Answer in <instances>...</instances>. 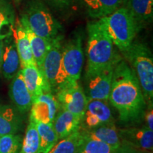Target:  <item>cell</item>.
Returning <instances> with one entry per match:
<instances>
[{
  "instance_id": "obj_6",
  "label": "cell",
  "mask_w": 153,
  "mask_h": 153,
  "mask_svg": "<svg viewBox=\"0 0 153 153\" xmlns=\"http://www.w3.org/2000/svg\"><path fill=\"white\" fill-rule=\"evenodd\" d=\"M62 46L61 36H58L51 41V46L44 57L39 69L50 85L51 91L54 92L60 86L68 81L62 63Z\"/></svg>"
},
{
  "instance_id": "obj_30",
  "label": "cell",
  "mask_w": 153,
  "mask_h": 153,
  "mask_svg": "<svg viewBox=\"0 0 153 153\" xmlns=\"http://www.w3.org/2000/svg\"><path fill=\"white\" fill-rule=\"evenodd\" d=\"M145 119L146 122V127L153 131V108L152 104H150L148 106V110L144 113Z\"/></svg>"
},
{
  "instance_id": "obj_19",
  "label": "cell",
  "mask_w": 153,
  "mask_h": 153,
  "mask_svg": "<svg viewBox=\"0 0 153 153\" xmlns=\"http://www.w3.org/2000/svg\"><path fill=\"white\" fill-rule=\"evenodd\" d=\"M22 126V120L17 111L9 105L0 106V137L16 134Z\"/></svg>"
},
{
  "instance_id": "obj_23",
  "label": "cell",
  "mask_w": 153,
  "mask_h": 153,
  "mask_svg": "<svg viewBox=\"0 0 153 153\" xmlns=\"http://www.w3.org/2000/svg\"><path fill=\"white\" fill-rule=\"evenodd\" d=\"M16 16L10 0H0V41L12 36Z\"/></svg>"
},
{
  "instance_id": "obj_34",
  "label": "cell",
  "mask_w": 153,
  "mask_h": 153,
  "mask_svg": "<svg viewBox=\"0 0 153 153\" xmlns=\"http://www.w3.org/2000/svg\"><path fill=\"white\" fill-rule=\"evenodd\" d=\"M76 153H82V152H79V151H78V152H76Z\"/></svg>"
},
{
  "instance_id": "obj_5",
  "label": "cell",
  "mask_w": 153,
  "mask_h": 153,
  "mask_svg": "<svg viewBox=\"0 0 153 153\" xmlns=\"http://www.w3.org/2000/svg\"><path fill=\"white\" fill-rule=\"evenodd\" d=\"M21 20L24 21L34 33L48 41H52L60 36L62 28L60 22L40 0H31L28 3Z\"/></svg>"
},
{
  "instance_id": "obj_12",
  "label": "cell",
  "mask_w": 153,
  "mask_h": 153,
  "mask_svg": "<svg viewBox=\"0 0 153 153\" xmlns=\"http://www.w3.org/2000/svg\"><path fill=\"white\" fill-rule=\"evenodd\" d=\"M9 94L18 111L26 113L30 109L33 101L32 97L25 84L21 70L12 78Z\"/></svg>"
},
{
  "instance_id": "obj_24",
  "label": "cell",
  "mask_w": 153,
  "mask_h": 153,
  "mask_svg": "<svg viewBox=\"0 0 153 153\" xmlns=\"http://www.w3.org/2000/svg\"><path fill=\"white\" fill-rule=\"evenodd\" d=\"M38 136L39 149L38 153H48L59 140L52 123H36Z\"/></svg>"
},
{
  "instance_id": "obj_10",
  "label": "cell",
  "mask_w": 153,
  "mask_h": 153,
  "mask_svg": "<svg viewBox=\"0 0 153 153\" xmlns=\"http://www.w3.org/2000/svg\"><path fill=\"white\" fill-rule=\"evenodd\" d=\"M116 64L108 67L102 71L88 78V98L104 101L108 100L114 68Z\"/></svg>"
},
{
  "instance_id": "obj_11",
  "label": "cell",
  "mask_w": 153,
  "mask_h": 153,
  "mask_svg": "<svg viewBox=\"0 0 153 153\" xmlns=\"http://www.w3.org/2000/svg\"><path fill=\"white\" fill-rule=\"evenodd\" d=\"M119 133L120 138L123 142L132 148H136L145 152H152L153 148V131L149 129L146 126L137 128L120 130Z\"/></svg>"
},
{
  "instance_id": "obj_25",
  "label": "cell",
  "mask_w": 153,
  "mask_h": 153,
  "mask_svg": "<svg viewBox=\"0 0 153 153\" xmlns=\"http://www.w3.org/2000/svg\"><path fill=\"white\" fill-rule=\"evenodd\" d=\"M86 111L97 116L102 124L115 123L111 110L106 101L92 99L87 97Z\"/></svg>"
},
{
  "instance_id": "obj_33",
  "label": "cell",
  "mask_w": 153,
  "mask_h": 153,
  "mask_svg": "<svg viewBox=\"0 0 153 153\" xmlns=\"http://www.w3.org/2000/svg\"><path fill=\"white\" fill-rule=\"evenodd\" d=\"M14 2L16 4H19L21 2V1H22V0H14Z\"/></svg>"
},
{
  "instance_id": "obj_32",
  "label": "cell",
  "mask_w": 153,
  "mask_h": 153,
  "mask_svg": "<svg viewBox=\"0 0 153 153\" xmlns=\"http://www.w3.org/2000/svg\"><path fill=\"white\" fill-rule=\"evenodd\" d=\"M3 51H4V41H0V71H1V61H2Z\"/></svg>"
},
{
  "instance_id": "obj_15",
  "label": "cell",
  "mask_w": 153,
  "mask_h": 153,
  "mask_svg": "<svg viewBox=\"0 0 153 153\" xmlns=\"http://www.w3.org/2000/svg\"><path fill=\"white\" fill-rule=\"evenodd\" d=\"M4 51L1 72L6 79H12L21 68L18 52L12 36L3 40Z\"/></svg>"
},
{
  "instance_id": "obj_20",
  "label": "cell",
  "mask_w": 153,
  "mask_h": 153,
  "mask_svg": "<svg viewBox=\"0 0 153 153\" xmlns=\"http://www.w3.org/2000/svg\"><path fill=\"white\" fill-rule=\"evenodd\" d=\"M125 0H84L87 14L94 19L107 16L121 7Z\"/></svg>"
},
{
  "instance_id": "obj_14",
  "label": "cell",
  "mask_w": 153,
  "mask_h": 153,
  "mask_svg": "<svg viewBox=\"0 0 153 153\" xmlns=\"http://www.w3.org/2000/svg\"><path fill=\"white\" fill-rule=\"evenodd\" d=\"M12 36L20 60L21 69L30 65H36L32 54L27 34L20 19H16Z\"/></svg>"
},
{
  "instance_id": "obj_27",
  "label": "cell",
  "mask_w": 153,
  "mask_h": 153,
  "mask_svg": "<svg viewBox=\"0 0 153 153\" xmlns=\"http://www.w3.org/2000/svg\"><path fill=\"white\" fill-rule=\"evenodd\" d=\"M38 149L39 136L36 129V123L30 120L19 153H38Z\"/></svg>"
},
{
  "instance_id": "obj_29",
  "label": "cell",
  "mask_w": 153,
  "mask_h": 153,
  "mask_svg": "<svg viewBox=\"0 0 153 153\" xmlns=\"http://www.w3.org/2000/svg\"><path fill=\"white\" fill-rule=\"evenodd\" d=\"M82 122H84V123H85L86 129H91L102 125L101 120L99 119V118L97 116L91 114V113L87 111H86L85 114L84 115L82 123Z\"/></svg>"
},
{
  "instance_id": "obj_4",
  "label": "cell",
  "mask_w": 153,
  "mask_h": 153,
  "mask_svg": "<svg viewBox=\"0 0 153 153\" xmlns=\"http://www.w3.org/2000/svg\"><path fill=\"white\" fill-rule=\"evenodd\" d=\"M100 20L115 46L122 53L131 46L140 30L138 25L125 7H120Z\"/></svg>"
},
{
  "instance_id": "obj_17",
  "label": "cell",
  "mask_w": 153,
  "mask_h": 153,
  "mask_svg": "<svg viewBox=\"0 0 153 153\" xmlns=\"http://www.w3.org/2000/svg\"><path fill=\"white\" fill-rule=\"evenodd\" d=\"M82 120L72 113L60 109L53 121L58 140L65 138L80 129Z\"/></svg>"
},
{
  "instance_id": "obj_13",
  "label": "cell",
  "mask_w": 153,
  "mask_h": 153,
  "mask_svg": "<svg viewBox=\"0 0 153 153\" xmlns=\"http://www.w3.org/2000/svg\"><path fill=\"white\" fill-rule=\"evenodd\" d=\"M20 70L32 100L43 92H52L45 76L36 65H27Z\"/></svg>"
},
{
  "instance_id": "obj_8",
  "label": "cell",
  "mask_w": 153,
  "mask_h": 153,
  "mask_svg": "<svg viewBox=\"0 0 153 153\" xmlns=\"http://www.w3.org/2000/svg\"><path fill=\"white\" fill-rule=\"evenodd\" d=\"M83 62L82 37L76 35L62 48V67L68 81H79Z\"/></svg>"
},
{
  "instance_id": "obj_1",
  "label": "cell",
  "mask_w": 153,
  "mask_h": 153,
  "mask_svg": "<svg viewBox=\"0 0 153 153\" xmlns=\"http://www.w3.org/2000/svg\"><path fill=\"white\" fill-rule=\"evenodd\" d=\"M108 100L123 123L136 121L145 113L146 101L135 72L120 59L115 66Z\"/></svg>"
},
{
  "instance_id": "obj_3",
  "label": "cell",
  "mask_w": 153,
  "mask_h": 153,
  "mask_svg": "<svg viewBox=\"0 0 153 153\" xmlns=\"http://www.w3.org/2000/svg\"><path fill=\"white\" fill-rule=\"evenodd\" d=\"M123 53L138 79L145 101L152 104L153 58L150 48L144 43L133 42Z\"/></svg>"
},
{
  "instance_id": "obj_2",
  "label": "cell",
  "mask_w": 153,
  "mask_h": 153,
  "mask_svg": "<svg viewBox=\"0 0 153 153\" xmlns=\"http://www.w3.org/2000/svg\"><path fill=\"white\" fill-rule=\"evenodd\" d=\"M87 33V79L116 64L121 59L115 51L114 44L100 19L88 24Z\"/></svg>"
},
{
  "instance_id": "obj_26",
  "label": "cell",
  "mask_w": 153,
  "mask_h": 153,
  "mask_svg": "<svg viewBox=\"0 0 153 153\" xmlns=\"http://www.w3.org/2000/svg\"><path fill=\"white\" fill-rule=\"evenodd\" d=\"M82 139L80 129L65 138L57 141L48 153H76L79 150Z\"/></svg>"
},
{
  "instance_id": "obj_18",
  "label": "cell",
  "mask_w": 153,
  "mask_h": 153,
  "mask_svg": "<svg viewBox=\"0 0 153 153\" xmlns=\"http://www.w3.org/2000/svg\"><path fill=\"white\" fill-rule=\"evenodd\" d=\"M123 4L130 11L139 28L150 22L153 14V0H125Z\"/></svg>"
},
{
  "instance_id": "obj_31",
  "label": "cell",
  "mask_w": 153,
  "mask_h": 153,
  "mask_svg": "<svg viewBox=\"0 0 153 153\" xmlns=\"http://www.w3.org/2000/svg\"><path fill=\"white\" fill-rule=\"evenodd\" d=\"M48 3L57 8H65L70 4L72 0H45Z\"/></svg>"
},
{
  "instance_id": "obj_7",
  "label": "cell",
  "mask_w": 153,
  "mask_h": 153,
  "mask_svg": "<svg viewBox=\"0 0 153 153\" xmlns=\"http://www.w3.org/2000/svg\"><path fill=\"white\" fill-rule=\"evenodd\" d=\"M54 92L60 109L72 113L82 120L86 111L87 97L78 81L67 82Z\"/></svg>"
},
{
  "instance_id": "obj_9",
  "label": "cell",
  "mask_w": 153,
  "mask_h": 153,
  "mask_svg": "<svg viewBox=\"0 0 153 153\" xmlns=\"http://www.w3.org/2000/svg\"><path fill=\"white\" fill-rule=\"evenodd\" d=\"M60 111V105L52 92H43L32 101L29 120L34 123H52Z\"/></svg>"
},
{
  "instance_id": "obj_28",
  "label": "cell",
  "mask_w": 153,
  "mask_h": 153,
  "mask_svg": "<svg viewBox=\"0 0 153 153\" xmlns=\"http://www.w3.org/2000/svg\"><path fill=\"white\" fill-rule=\"evenodd\" d=\"M22 137L9 134L0 137V153H19L22 145Z\"/></svg>"
},
{
  "instance_id": "obj_22",
  "label": "cell",
  "mask_w": 153,
  "mask_h": 153,
  "mask_svg": "<svg viewBox=\"0 0 153 153\" xmlns=\"http://www.w3.org/2000/svg\"><path fill=\"white\" fill-rule=\"evenodd\" d=\"M20 21L23 26H24L25 30H26V34H27L32 54H33L36 65L38 66V68H40L42 65L45 55L46 54L47 51H48L50 46H51V41H48L45 38L36 35L30 29L28 25L24 21L21 20V19Z\"/></svg>"
},
{
  "instance_id": "obj_16",
  "label": "cell",
  "mask_w": 153,
  "mask_h": 153,
  "mask_svg": "<svg viewBox=\"0 0 153 153\" xmlns=\"http://www.w3.org/2000/svg\"><path fill=\"white\" fill-rule=\"evenodd\" d=\"M80 131L85 136L102 141L114 148H121L123 147V140L120 138L114 123L102 124L94 128Z\"/></svg>"
},
{
  "instance_id": "obj_21",
  "label": "cell",
  "mask_w": 153,
  "mask_h": 153,
  "mask_svg": "<svg viewBox=\"0 0 153 153\" xmlns=\"http://www.w3.org/2000/svg\"><path fill=\"white\" fill-rule=\"evenodd\" d=\"M132 149L133 148L130 145H127L126 148L123 146L121 148H114L106 143L82 135L78 151L82 153H133Z\"/></svg>"
}]
</instances>
